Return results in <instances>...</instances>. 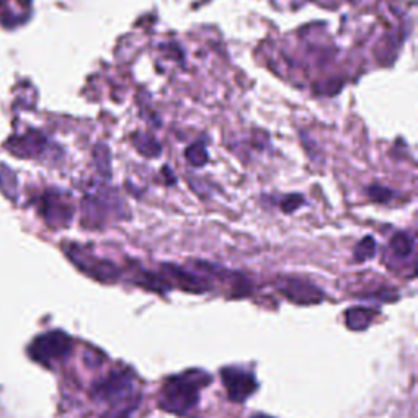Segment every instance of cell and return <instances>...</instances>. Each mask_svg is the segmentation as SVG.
I'll return each instance as SVG.
<instances>
[{
    "mask_svg": "<svg viewBox=\"0 0 418 418\" xmlns=\"http://www.w3.org/2000/svg\"><path fill=\"white\" fill-rule=\"evenodd\" d=\"M211 384V376L201 370H190L172 376L162 386L159 407L168 414L185 415L200 402V392Z\"/></svg>",
    "mask_w": 418,
    "mask_h": 418,
    "instance_id": "obj_1",
    "label": "cell"
},
{
    "mask_svg": "<svg viewBox=\"0 0 418 418\" xmlns=\"http://www.w3.org/2000/svg\"><path fill=\"white\" fill-rule=\"evenodd\" d=\"M72 338L61 330L46 332L39 335L28 346V353L39 365L53 366L54 363L66 360L72 351Z\"/></svg>",
    "mask_w": 418,
    "mask_h": 418,
    "instance_id": "obj_2",
    "label": "cell"
},
{
    "mask_svg": "<svg viewBox=\"0 0 418 418\" xmlns=\"http://www.w3.org/2000/svg\"><path fill=\"white\" fill-rule=\"evenodd\" d=\"M67 257L71 258L79 270L87 273L88 276L95 278V280L102 283H113L119 276V270L113 265L112 262L102 260V258H97L93 253H90L86 248L81 245H76V243H69V245L64 247Z\"/></svg>",
    "mask_w": 418,
    "mask_h": 418,
    "instance_id": "obj_3",
    "label": "cell"
},
{
    "mask_svg": "<svg viewBox=\"0 0 418 418\" xmlns=\"http://www.w3.org/2000/svg\"><path fill=\"white\" fill-rule=\"evenodd\" d=\"M133 392V377L128 371H113L92 387V397L100 402H114Z\"/></svg>",
    "mask_w": 418,
    "mask_h": 418,
    "instance_id": "obj_4",
    "label": "cell"
},
{
    "mask_svg": "<svg viewBox=\"0 0 418 418\" xmlns=\"http://www.w3.org/2000/svg\"><path fill=\"white\" fill-rule=\"evenodd\" d=\"M221 377L224 386H226L227 396L232 402L242 404L257 391V381L252 372H248L242 368H224L221 371Z\"/></svg>",
    "mask_w": 418,
    "mask_h": 418,
    "instance_id": "obj_5",
    "label": "cell"
},
{
    "mask_svg": "<svg viewBox=\"0 0 418 418\" xmlns=\"http://www.w3.org/2000/svg\"><path fill=\"white\" fill-rule=\"evenodd\" d=\"M39 213L51 227H66L72 219L74 208L61 193L48 191L39 203Z\"/></svg>",
    "mask_w": 418,
    "mask_h": 418,
    "instance_id": "obj_6",
    "label": "cell"
},
{
    "mask_svg": "<svg viewBox=\"0 0 418 418\" xmlns=\"http://www.w3.org/2000/svg\"><path fill=\"white\" fill-rule=\"evenodd\" d=\"M278 290L288 299L299 302V304H314V302H321L323 299L322 291L317 290V286L304 280H297V278H283L278 281Z\"/></svg>",
    "mask_w": 418,
    "mask_h": 418,
    "instance_id": "obj_7",
    "label": "cell"
},
{
    "mask_svg": "<svg viewBox=\"0 0 418 418\" xmlns=\"http://www.w3.org/2000/svg\"><path fill=\"white\" fill-rule=\"evenodd\" d=\"M139 404H141V394L131 392L123 399L112 402V407L100 418H131L134 412L137 410Z\"/></svg>",
    "mask_w": 418,
    "mask_h": 418,
    "instance_id": "obj_8",
    "label": "cell"
},
{
    "mask_svg": "<svg viewBox=\"0 0 418 418\" xmlns=\"http://www.w3.org/2000/svg\"><path fill=\"white\" fill-rule=\"evenodd\" d=\"M166 271L173 278V280L178 281V286H180L182 290H187L191 292H205L208 290V283L205 280H201V278L191 275V273L188 271H183L182 268L166 265Z\"/></svg>",
    "mask_w": 418,
    "mask_h": 418,
    "instance_id": "obj_9",
    "label": "cell"
},
{
    "mask_svg": "<svg viewBox=\"0 0 418 418\" xmlns=\"http://www.w3.org/2000/svg\"><path fill=\"white\" fill-rule=\"evenodd\" d=\"M376 311L366 309V307H353V309H348L345 314V322L348 328L351 330H365L371 325V322L375 321Z\"/></svg>",
    "mask_w": 418,
    "mask_h": 418,
    "instance_id": "obj_10",
    "label": "cell"
},
{
    "mask_svg": "<svg viewBox=\"0 0 418 418\" xmlns=\"http://www.w3.org/2000/svg\"><path fill=\"white\" fill-rule=\"evenodd\" d=\"M391 250L396 257L407 258L412 252H414V238L405 232L396 234L391 241Z\"/></svg>",
    "mask_w": 418,
    "mask_h": 418,
    "instance_id": "obj_11",
    "label": "cell"
},
{
    "mask_svg": "<svg viewBox=\"0 0 418 418\" xmlns=\"http://www.w3.org/2000/svg\"><path fill=\"white\" fill-rule=\"evenodd\" d=\"M185 157H187V161L195 167H203L209 159L206 147L203 142H195L193 146L188 147L185 151Z\"/></svg>",
    "mask_w": 418,
    "mask_h": 418,
    "instance_id": "obj_12",
    "label": "cell"
},
{
    "mask_svg": "<svg viewBox=\"0 0 418 418\" xmlns=\"http://www.w3.org/2000/svg\"><path fill=\"white\" fill-rule=\"evenodd\" d=\"M376 253V242L372 237H365L355 248V260L358 263L370 260Z\"/></svg>",
    "mask_w": 418,
    "mask_h": 418,
    "instance_id": "obj_13",
    "label": "cell"
},
{
    "mask_svg": "<svg viewBox=\"0 0 418 418\" xmlns=\"http://www.w3.org/2000/svg\"><path fill=\"white\" fill-rule=\"evenodd\" d=\"M368 195L372 201H377V203H386L391 200L392 196V191L389 188H384V187H379V185H372L368 188Z\"/></svg>",
    "mask_w": 418,
    "mask_h": 418,
    "instance_id": "obj_14",
    "label": "cell"
},
{
    "mask_svg": "<svg viewBox=\"0 0 418 418\" xmlns=\"http://www.w3.org/2000/svg\"><path fill=\"white\" fill-rule=\"evenodd\" d=\"M302 203H304V198H302L301 195H290L286 198H283L280 206L283 209V213H295L297 208L302 206Z\"/></svg>",
    "mask_w": 418,
    "mask_h": 418,
    "instance_id": "obj_15",
    "label": "cell"
},
{
    "mask_svg": "<svg viewBox=\"0 0 418 418\" xmlns=\"http://www.w3.org/2000/svg\"><path fill=\"white\" fill-rule=\"evenodd\" d=\"M252 418H271V417H268V415H253Z\"/></svg>",
    "mask_w": 418,
    "mask_h": 418,
    "instance_id": "obj_16",
    "label": "cell"
},
{
    "mask_svg": "<svg viewBox=\"0 0 418 418\" xmlns=\"http://www.w3.org/2000/svg\"><path fill=\"white\" fill-rule=\"evenodd\" d=\"M5 2H7V0H0V7H2V5H4Z\"/></svg>",
    "mask_w": 418,
    "mask_h": 418,
    "instance_id": "obj_17",
    "label": "cell"
}]
</instances>
